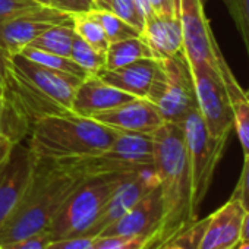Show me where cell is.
<instances>
[{
	"label": "cell",
	"mask_w": 249,
	"mask_h": 249,
	"mask_svg": "<svg viewBox=\"0 0 249 249\" xmlns=\"http://www.w3.org/2000/svg\"><path fill=\"white\" fill-rule=\"evenodd\" d=\"M154 167L163 199L160 243L198 218L192 205V180L180 123L164 122L153 132Z\"/></svg>",
	"instance_id": "obj_1"
},
{
	"label": "cell",
	"mask_w": 249,
	"mask_h": 249,
	"mask_svg": "<svg viewBox=\"0 0 249 249\" xmlns=\"http://www.w3.org/2000/svg\"><path fill=\"white\" fill-rule=\"evenodd\" d=\"M84 179L56 161L36 159L34 175L19 207L0 229V245L46 230Z\"/></svg>",
	"instance_id": "obj_2"
},
{
	"label": "cell",
	"mask_w": 249,
	"mask_h": 249,
	"mask_svg": "<svg viewBox=\"0 0 249 249\" xmlns=\"http://www.w3.org/2000/svg\"><path fill=\"white\" fill-rule=\"evenodd\" d=\"M122 132L72 111L47 114L31 124L28 147L36 159L65 160L100 154Z\"/></svg>",
	"instance_id": "obj_3"
},
{
	"label": "cell",
	"mask_w": 249,
	"mask_h": 249,
	"mask_svg": "<svg viewBox=\"0 0 249 249\" xmlns=\"http://www.w3.org/2000/svg\"><path fill=\"white\" fill-rule=\"evenodd\" d=\"M135 173V172H134ZM132 173L85 178L63 202L47 230L52 239L81 236L98 217L107 201Z\"/></svg>",
	"instance_id": "obj_4"
},
{
	"label": "cell",
	"mask_w": 249,
	"mask_h": 249,
	"mask_svg": "<svg viewBox=\"0 0 249 249\" xmlns=\"http://www.w3.org/2000/svg\"><path fill=\"white\" fill-rule=\"evenodd\" d=\"M56 163L84 176H103L116 173H134L154 166L153 134H124L100 154L57 160Z\"/></svg>",
	"instance_id": "obj_5"
},
{
	"label": "cell",
	"mask_w": 249,
	"mask_h": 249,
	"mask_svg": "<svg viewBox=\"0 0 249 249\" xmlns=\"http://www.w3.org/2000/svg\"><path fill=\"white\" fill-rule=\"evenodd\" d=\"M160 71L150 88V100L160 111L164 122L182 123L189 111L198 108L194 78L185 52L159 59Z\"/></svg>",
	"instance_id": "obj_6"
},
{
	"label": "cell",
	"mask_w": 249,
	"mask_h": 249,
	"mask_svg": "<svg viewBox=\"0 0 249 249\" xmlns=\"http://www.w3.org/2000/svg\"><path fill=\"white\" fill-rule=\"evenodd\" d=\"M180 124L183 129L191 170L192 205L195 213H199V208L210 191L215 169L226 150L227 141L215 140L208 134L198 108L189 111Z\"/></svg>",
	"instance_id": "obj_7"
},
{
	"label": "cell",
	"mask_w": 249,
	"mask_h": 249,
	"mask_svg": "<svg viewBox=\"0 0 249 249\" xmlns=\"http://www.w3.org/2000/svg\"><path fill=\"white\" fill-rule=\"evenodd\" d=\"M191 66V65H189ZM198 111L208 134L215 140H229L233 128V111L218 66H191Z\"/></svg>",
	"instance_id": "obj_8"
},
{
	"label": "cell",
	"mask_w": 249,
	"mask_h": 249,
	"mask_svg": "<svg viewBox=\"0 0 249 249\" xmlns=\"http://www.w3.org/2000/svg\"><path fill=\"white\" fill-rule=\"evenodd\" d=\"M205 0H179V19L183 31V52L191 66H217L220 50L204 12Z\"/></svg>",
	"instance_id": "obj_9"
},
{
	"label": "cell",
	"mask_w": 249,
	"mask_h": 249,
	"mask_svg": "<svg viewBox=\"0 0 249 249\" xmlns=\"http://www.w3.org/2000/svg\"><path fill=\"white\" fill-rule=\"evenodd\" d=\"M36 157L28 144L18 141L0 166V229L19 207L34 175Z\"/></svg>",
	"instance_id": "obj_10"
},
{
	"label": "cell",
	"mask_w": 249,
	"mask_h": 249,
	"mask_svg": "<svg viewBox=\"0 0 249 249\" xmlns=\"http://www.w3.org/2000/svg\"><path fill=\"white\" fill-rule=\"evenodd\" d=\"M72 21L71 15L52 6H40L0 22V53L12 56L47 30Z\"/></svg>",
	"instance_id": "obj_11"
},
{
	"label": "cell",
	"mask_w": 249,
	"mask_h": 249,
	"mask_svg": "<svg viewBox=\"0 0 249 249\" xmlns=\"http://www.w3.org/2000/svg\"><path fill=\"white\" fill-rule=\"evenodd\" d=\"M157 186H159V178L154 166L144 167L132 173L129 178H126L122 182V185L107 201V204L104 205L98 217L94 220V223L81 236H91V237L98 236L107 226H110L117 218H120L142 196H145Z\"/></svg>",
	"instance_id": "obj_12"
},
{
	"label": "cell",
	"mask_w": 249,
	"mask_h": 249,
	"mask_svg": "<svg viewBox=\"0 0 249 249\" xmlns=\"http://www.w3.org/2000/svg\"><path fill=\"white\" fill-rule=\"evenodd\" d=\"M9 63L43 95L53 100L54 103L63 106L71 111V104L75 95V91L82 81L78 76L71 73L59 72L36 63L21 53L6 56Z\"/></svg>",
	"instance_id": "obj_13"
},
{
	"label": "cell",
	"mask_w": 249,
	"mask_h": 249,
	"mask_svg": "<svg viewBox=\"0 0 249 249\" xmlns=\"http://www.w3.org/2000/svg\"><path fill=\"white\" fill-rule=\"evenodd\" d=\"M163 218V199L160 186L154 188L131 207L120 218L107 226L98 236L128 237L159 233Z\"/></svg>",
	"instance_id": "obj_14"
},
{
	"label": "cell",
	"mask_w": 249,
	"mask_h": 249,
	"mask_svg": "<svg viewBox=\"0 0 249 249\" xmlns=\"http://www.w3.org/2000/svg\"><path fill=\"white\" fill-rule=\"evenodd\" d=\"M91 119L124 134H153L164 123L159 108L150 100L140 97L111 110L97 113Z\"/></svg>",
	"instance_id": "obj_15"
},
{
	"label": "cell",
	"mask_w": 249,
	"mask_h": 249,
	"mask_svg": "<svg viewBox=\"0 0 249 249\" xmlns=\"http://www.w3.org/2000/svg\"><path fill=\"white\" fill-rule=\"evenodd\" d=\"M245 208L233 194L230 199L208 215L199 249H233L242 239Z\"/></svg>",
	"instance_id": "obj_16"
},
{
	"label": "cell",
	"mask_w": 249,
	"mask_h": 249,
	"mask_svg": "<svg viewBox=\"0 0 249 249\" xmlns=\"http://www.w3.org/2000/svg\"><path fill=\"white\" fill-rule=\"evenodd\" d=\"M134 98V95L104 82L98 75H88L79 82L75 91L71 111L82 117H92L97 113L111 110Z\"/></svg>",
	"instance_id": "obj_17"
},
{
	"label": "cell",
	"mask_w": 249,
	"mask_h": 249,
	"mask_svg": "<svg viewBox=\"0 0 249 249\" xmlns=\"http://www.w3.org/2000/svg\"><path fill=\"white\" fill-rule=\"evenodd\" d=\"M141 37L156 59H167L183 53V31L176 15L151 14L145 18Z\"/></svg>",
	"instance_id": "obj_18"
},
{
	"label": "cell",
	"mask_w": 249,
	"mask_h": 249,
	"mask_svg": "<svg viewBox=\"0 0 249 249\" xmlns=\"http://www.w3.org/2000/svg\"><path fill=\"white\" fill-rule=\"evenodd\" d=\"M160 71V60L156 57L140 59L134 63L113 71H100L97 75L111 87L134 97L147 98L150 88Z\"/></svg>",
	"instance_id": "obj_19"
},
{
	"label": "cell",
	"mask_w": 249,
	"mask_h": 249,
	"mask_svg": "<svg viewBox=\"0 0 249 249\" xmlns=\"http://www.w3.org/2000/svg\"><path fill=\"white\" fill-rule=\"evenodd\" d=\"M217 66L229 94L233 111V128L243 148V154L249 156V97L234 78L224 56L221 54V50L217 52Z\"/></svg>",
	"instance_id": "obj_20"
},
{
	"label": "cell",
	"mask_w": 249,
	"mask_h": 249,
	"mask_svg": "<svg viewBox=\"0 0 249 249\" xmlns=\"http://www.w3.org/2000/svg\"><path fill=\"white\" fill-rule=\"evenodd\" d=\"M154 57L150 46L140 36L135 38H128L116 43H110L106 52V71H113L122 66L134 63L140 59Z\"/></svg>",
	"instance_id": "obj_21"
},
{
	"label": "cell",
	"mask_w": 249,
	"mask_h": 249,
	"mask_svg": "<svg viewBox=\"0 0 249 249\" xmlns=\"http://www.w3.org/2000/svg\"><path fill=\"white\" fill-rule=\"evenodd\" d=\"M75 36L76 34L73 31L72 21H69V22H65V24H60L47 30L34 41H31L28 47L53 53V54H59V56H65V57H71V49H72Z\"/></svg>",
	"instance_id": "obj_22"
},
{
	"label": "cell",
	"mask_w": 249,
	"mask_h": 249,
	"mask_svg": "<svg viewBox=\"0 0 249 249\" xmlns=\"http://www.w3.org/2000/svg\"><path fill=\"white\" fill-rule=\"evenodd\" d=\"M87 14L91 18H94L101 25V28L106 33V37H107L108 43H116V41L128 40V38H135V37H140L141 36V33L138 30H135L128 22H124L122 18H119L111 11L92 9V11H89Z\"/></svg>",
	"instance_id": "obj_23"
},
{
	"label": "cell",
	"mask_w": 249,
	"mask_h": 249,
	"mask_svg": "<svg viewBox=\"0 0 249 249\" xmlns=\"http://www.w3.org/2000/svg\"><path fill=\"white\" fill-rule=\"evenodd\" d=\"M71 18H72V25H73L75 34L78 37H81L85 43H88L92 49L106 54L110 43H108L101 25L94 18H91L87 12L85 14H73V15H71Z\"/></svg>",
	"instance_id": "obj_24"
},
{
	"label": "cell",
	"mask_w": 249,
	"mask_h": 249,
	"mask_svg": "<svg viewBox=\"0 0 249 249\" xmlns=\"http://www.w3.org/2000/svg\"><path fill=\"white\" fill-rule=\"evenodd\" d=\"M19 53L22 56L28 57L30 60H33L36 63H40L43 66H47L50 69H54V71H59V72H65V73H71V75L78 76L81 79L88 76L87 72L79 65H76L71 57H65V56L41 52V50H37V49H33V47H28V46L24 47Z\"/></svg>",
	"instance_id": "obj_25"
},
{
	"label": "cell",
	"mask_w": 249,
	"mask_h": 249,
	"mask_svg": "<svg viewBox=\"0 0 249 249\" xmlns=\"http://www.w3.org/2000/svg\"><path fill=\"white\" fill-rule=\"evenodd\" d=\"M160 245L159 233L128 237L95 236L87 249H154Z\"/></svg>",
	"instance_id": "obj_26"
},
{
	"label": "cell",
	"mask_w": 249,
	"mask_h": 249,
	"mask_svg": "<svg viewBox=\"0 0 249 249\" xmlns=\"http://www.w3.org/2000/svg\"><path fill=\"white\" fill-rule=\"evenodd\" d=\"M71 59L76 65H79L87 72V75H97L100 71L104 69L106 65V54L92 49L78 36H75L72 43Z\"/></svg>",
	"instance_id": "obj_27"
},
{
	"label": "cell",
	"mask_w": 249,
	"mask_h": 249,
	"mask_svg": "<svg viewBox=\"0 0 249 249\" xmlns=\"http://www.w3.org/2000/svg\"><path fill=\"white\" fill-rule=\"evenodd\" d=\"M207 218L208 217L196 218L194 223H191L154 249H199V242L207 224Z\"/></svg>",
	"instance_id": "obj_28"
},
{
	"label": "cell",
	"mask_w": 249,
	"mask_h": 249,
	"mask_svg": "<svg viewBox=\"0 0 249 249\" xmlns=\"http://www.w3.org/2000/svg\"><path fill=\"white\" fill-rule=\"evenodd\" d=\"M233 18L249 56V0H223Z\"/></svg>",
	"instance_id": "obj_29"
},
{
	"label": "cell",
	"mask_w": 249,
	"mask_h": 249,
	"mask_svg": "<svg viewBox=\"0 0 249 249\" xmlns=\"http://www.w3.org/2000/svg\"><path fill=\"white\" fill-rule=\"evenodd\" d=\"M110 11L113 14H116L119 18H122L124 22L132 25L135 30L142 33L145 18L140 12L135 0H111Z\"/></svg>",
	"instance_id": "obj_30"
},
{
	"label": "cell",
	"mask_w": 249,
	"mask_h": 249,
	"mask_svg": "<svg viewBox=\"0 0 249 249\" xmlns=\"http://www.w3.org/2000/svg\"><path fill=\"white\" fill-rule=\"evenodd\" d=\"M52 236L49 230H40L37 233L28 234L25 237H21L18 240L9 242L2 245L3 249H46L47 245L52 242Z\"/></svg>",
	"instance_id": "obj_31"
},
{
	"label": "cell",
	"mask_w": 249,
	"mask_h": 249,
	"mask_svg": "<svg viewBox=\"0 0 249 249\" xmlns=\"http://www.w3.org/2000/svg\"><path fill=\"white\" fill-rule=\"evenodd\" d=\"M34 0H0V22L15 18L21 14L40 8Z\"/></svg>",
	"instance_id": "obj_32"
},
{
	"label": "cell",
	"mask_w": 249,
	"mask_h": 249,
	"mask_svg": "<svg viewBox=\"0 0 249 249\" xmlns=\"http://www.w3.org/2000/svg\"><path fill=\"white\" fill-rule=\"evenodd\" d=\"M50 6L69 15L85 14L92 9H97L95 0H50Z\"/></svg>",
	"instance_id": "obj_33"
},
{
	"label": "cell",
	"mask_w": 249,
	"mask_h": 249,
	"mask_svg": "<svg viewBox=\"0 0 249 249\" xmlns=\"http://www.w3.org/2000/svg\"><path fill=\"white\" fill-rule=\"evenodd\" d=\"M233 194L239 198L245 211H249V156H245L242 173Z\"/></svg>",
	"instance_id": "obj_34"
},
{
	"label": "cell",
	"mask_w": 249,
	"mask_h": 249,
	"mask_svg": "<svg viewBox=\"0 0 249 249\" xmlns=\"http://www.w3.org/2000/svg\"><path fill=\"white\" fill-rule=\"evenodd\" d=\"M91 236H72L52 240L46 249H87L92 243Z\"/></svg>",
	"instance_id": "obj_35"
},
{
	"label": "cell",
	"mask_w": 249,
	"mask_h": 249,
	"mask_svg": "<svg viewBox=\"0 0 249 249\" xmlns=\"http://www.w3.org/2000/svg\"><path fill=\"white\" fill-rule=\"evenodd\" d=\"M150 5L154 14H164V15H176L175 8L172 6L170 0H150Z\"/></svg>",
	"instance_id": "obj_36"
},
{
	"label": "cell",
	"mask_w": 249,
	"mask_h": 249,
	"mask_svg": "<svg viewBox=\"0 0 249 249\" xmlns=\"http://www.w3.org/2000/svg\"><path fill=\"white\" fill-rule=\"evenodd\" d=\"M14 144H15V142H14L11 138H8L6 135H2V137H0V166H2V164L6 161V159L9 157Z\"/></svg>",
	"instance_id": "obj_37"
},
{
	"label": "cell",
	"mask_w": 249,
	"mask_h": 249,
	"mask_svg": "<svg viewBox=\"0 0 249 249\" xmlns=\"http://www.w3.org/2000/svg\"><path fill=\"white\" fill-rule=\"evenodd\" d=\"M242 239L249 240V211L245 213V220H243V227H242Z\"/></svg>",
	"instance_id": "obj_38"
},
{
	"label": "cell",
	"mask_w": 249,
	"mask_h": 249,
	"mask_svg": "<svg viewBox=\"0 0 249 249\" xmlns=\"http://www.w3.org/2000/svg\"><path fill=\"white\" fill-rule=\"evenodd\" d=\"M95 6H97V9H106V11H110L111 0H95Z\"/></svg>",
	"instance_id": "obj_39"
},
{
	"label": "cell",
	"mask_w": 249,
	"mask_h": 249,
	"mask_svg": "<svg viewBox=\"0 0 249 249\" xmlns=\"http://www.w3.org/2000/svg\"><path fill=\"white\" fill-rule=\"evenodd\" d=\"M3 135V98L0 92V137Z\"/></svg>",
	"instance_id": "obj_40"
},
{
	"label": "cell",
	"mask_w": 249,
	"mask_h": 249,
	"mask_svg": "<svg viewBox=\"0 0 249 249\" xmlns=\"http://www.w3.org/2000/svg\"><path fill=\"white\" fill-rule=\"evenodd\" d=\"M233 249H249V240L248 239H240L234 246Z\"/></svg>",
	"instance_id": "obj_41"
},
{
	"label": "cell",
	"mask_w": 249,
	"mask_h": 249,
	"mask_svg": "<svg viewBox=\"0 0 249 249\" xmlns=\"http://www.w3.org/2000/svg\"><path fill=\"white\" fill-rule=\"evenodd\" d=\"M34 2H37L41 6H50V0H34Z\"/></svg>",
	"instance_id": "obj_42"
},
{
	"label": "cell",
	"mask_w": 249,
	"mask_h": 249,
	"mask_svg": "<svg viewBox=\"0 0 249 249\" xmlns=\"http://www.w3.org/2000/svg\"><path fill=\"white\" fill-rule=\"evenodd\" d=\"M3 85V72H2V57H0V88Z\"/></svg>",
	"instance_id": "obj_43"
},
{
	"label": "cell",
	"mask_w": 249,
	"mask_h": 249,
	"mask_svg": "<svg viewBox=\"0 0 249 249\" xmlns=\"http://www.w3.org/2000/svg\"><path fill=\"white\" fill-rule=\"evenodd\" d=\"M246 91V94H248V97H249V87H248V89H245Z\"/></svg>",
	"instance_id": "obj_44"
},
{
	"label": "cell",
	"mask_w": 249,
	"mask_h": 249,
	"mask_svg": "<svg viewBox=\"0 0 249 249\" xmlns=\"http://www.w3.org/2000/svg\"><path fill=\"white\" fill-rule=\"evenodd\" d=\"M0 249H3V246H2V245H0Z\"/></svg>",
	"instance_id": "obj_45"
}]
</instances>
